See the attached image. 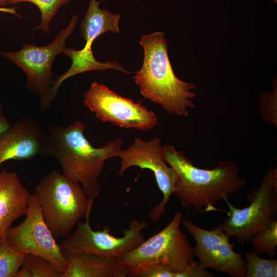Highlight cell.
<instances>
[{
    "mask_svg": "<svg viewBox=\"0 0 277 277\" xmlns=\"http://www.w3.org/2000/svg\"><path fill=\"white\" fill-rule=\"evenodd\" d=\"M28 254L12 247L5 235L0 238V277H14Z\"/></svg>",
    "mask_w": 277,
    "mask_h": 277,
    "instance_id": "17",
    "label": "cell"
},
{
    "mask_svg": "<svg viewBox=\"0 0 277 277\" xmlns=\"http://www.w3.org/2000/svg\"><path fill=\"white\" fill-rule=\"evenodd\" d=\"M24 220L10 227L5 237L16 250L47 260L62 274L68 267L60 245L45 222L37 198L30 196L28 210Z\"/></svg>",
    "mask_w": 277,
    "mask_h": 277,
    "instance_id": "11",
    "label": "cell"
},
{
    "mask_svg": "<svg viewBox=\"0 0 277 277\" xmlns=\"http://www.w3.org/2000/svg\"><path fill=\"white\" fill-rule=\"evenodd\" d=\"M275 3H277V0H272Z\"/></svg>",
    "mask_w": 277,
    "mask_h": 277,
    "instance_id": "26",
    "label": "cell"
},
{
    "mask_svg": "<svg viewBox=\"0 0 277 277\" xmlns=\"http://www.w3.org/2000/svg\"><path fill=\"white\" fill-rule=\"evenodd\" d=\"M183 224L195 241L194 256L198 258L202 268H212L233 277H245V261L240 252L234 250L231 238L218 226L212 230L205 229L190 220L184 221Z\"/></svg>",
    "mask_w": 277,
    "mask_h": 277,
    "instance_id": "12",
    "label": "cell"
},
{
    "mask_svg": "<svg viewBox=\"0 0 277 277\" xmlns=\"http://www.w3.org/2000/svg\"><path fill=\"white\" fill-rule=\"evenodd\" d=\"M272 91H265L259 97V112L263 120L268 125L277 126V84L273 83Z\"/></svg>",
    "mask_w": 277,
    "mask_h": 277,
    "instance_id": "22",
    "label": "cell"
},
{
    "mask_svg": "<svg viewBox=\"0 0 277 277\" xmlns=\"http://www.w3.org/2000/svg\"><path fill=\"white\" fill-rule=\"evenodd\" d=\"M11 125L6 116L3 106L0 102V136L11 127Z\"/></svg>",
    "mask_w": 277,
    "mask_h": 277,
    "instance_id": "23",
    "label": "cell"
},
{
    "mask_svg": "<svg viewBox=\"0 0 277 277\" xmlns=\"http://www.w3.org/2000/svg\"><path fill=\"white\" fill-rule=\"evenodd\" d=\"M84 103L101 121L122 128L147 131L157 124L155 113L141 103L122 96L97 82L84 93Z\"/></svg>",
    "mask_w": 277,
    "mask_h": 277,
    "instance_id": "9",
    "label": "cell"
},
{
    "mask_svg": "<svg viewBox=\"0 0 277 277\" xmlns=\"http://www.w3.org/2000/svg\"><path fill=\"white\" fill-rule=\"evenodd\" d=\"M42 215L55 239L66 238L80 220L92 210L94 197H87L81 185L54 170L35 189Z\"/></svg>",
    "mask_w": 277,
    "mask_h": 277,
    "instance_id": "5",
    "label": "cell"
},
{
    "mask_svg": "<svg viewBox=\"0 0 277 277\" xmlns=\"http://www.w3.org/2000/svg\"><path fill=\"white\" fill-rule=\"evenodd\" d=\"M61 250L68 264L61 277H127L118 258Z\"/></svg>",
    "mask_w": 277,
    "mask_h": 277,
    "instance_id": "16",
    "label": "cell"
},
{
    "mask_svg": "<svg viewBox=\"0 0 277 277\" xmlns=\"http://www.w3.org/2000/svg\"><path fill=\"white\" fill-rule=\"evenodd\" d=\"M91 212L89 210L86 215V221L77 223L75 231L62 242L60 245L61 249L118 258L145 240L142 231L149 226V223L133 220L123 230V236L115 237L111 234L108 226H105L102 230L92 229L90 224Z\"/></svg>",
    "mask_w": 277,
    "mask_h": 277,
    "instance_id": "7",
    "label": "cell"
},
{
    "mask_svg": "<svg viewBox=\"0 0 277 277\" xmlns=\"http://www.w3.org/2000/svg\"><path fill=\"white\" fill-rule=\"evenodd\" d=\"M0 12H5L11 13L12 14H15V11L14 9L7 8H2L0 7Z\"/></svg>",
    "mask_w": 277,
    "mask_h": 277,
    "instance_id": "24",
    "label": "cell"
},
{
    "mask_svg": "<svg viewBox=\"0 0 277 277\" xmlns=\"http://www.w3.org/2000/svg\"><path fill=\"white\" fill-rule=\"evenodd\" d=\"M163 150L166 162L177 175L173 194L187 209L192 207L200 211L205 207L202 211L218 210V202L238 193L246 184L240 176L238 165L231 161H221L212 169H202L172 146L164 145Z\"/></svg>",
    "mask_w": 277,
    "mask_h": 277,
    "instance_id": "2",
    "label": "cell"
},
{
    "mask_svg": "<svg viewBox=\"0 0 277 277\" xmlns=\"http://www.w3.org/2000/svg\"><path fill=\"white\" fill-rule=\"evenodd\" d=\"M59 272L47 260L28 254L14 277H61Z\"/></svg>",
    "mask_w": 277,
    "mask_h": 277,
    "instance_id": "18",
    "label": "cell"
},
{
    "mask_svg": "<svg viewBox=\"0 0 277 277\" xmlns=\"http://www.w3.org/2000/svg\"><path fill=\"white\" fill-rule=\"evenodd\" d=\"M101 2L90 0L85 17L80 25L81 33L86 44L80 50L72 49V58L82 66L89 69L98 66L100 62L94 56L91 46L94 41L103 33L111 32L119 33L120 14L112 13L109 10L100 9Z\"/></svg>",
    "mask_w": 277,
    "mask_h": 277,
    "instance_id": "14",
    "label": "cell"
},
{
    "mask_svg": "<svg viewBox=\"0 0 277 277\" xmlns=\"http://www.w3.org/2000/svg\"><path fill=\"white\" fill-rule=\"evenodd\" d=\"M44 156L55 159L62 173L79 183L88 196L97 197L98 182L107 160L118 157L123 140L115 138L101 147H94L84 134L85 125L76 121L67 126L45 124Z\"/></svg>",
    "mask_w": 277,
    "mask_h": 277,
    "instance_id": "1",
    "label": "cell"
},
{
    "mask_svg": "<svg viewBox=\"0 0 277 277\" xmlns=\"http://www.w3.org/2000/svg\"><path fill=\"white\" fill-rule=\"evenodd\" d=\"M70 0H8V3L15 4L21 2H29L38 7L41 13V22L34 30L40 29L45 33L50 31V23L57 10Z\"/></svg>",
    "mask_w": 277,
    "mask_h": 277,
    "instance_id": "21",
    "label": "cell"
},
{
    "mask_svg": "<svg viewBox=\"0 0 277 277\" xmlns=\"http://www.w3.org/2000/svg\"><path fill=\"white\" fill-rule=\"evenodd\" d=\"M228 217L217 225L230 238L234 236L243 247L246 242L271 223L277 220V169L270 164L259 188L248 193L250 204L243 208L234 207L225 198Z\"/></svg>",
    "mask_w": 277,
    "mask_h": 277,
    "instance_id": "6",
    "label": "cell"
},
{
    "mask_svg": "<svg viewBox=\"0 0 277 277\" xmlns=\"http://www.w3.org/2000/svg\"><path fill=\"white\" fill-rule=\"evenodd\" d=\"M78 16L74 14L69 25L53 41L44 46L25 44L17 51H2L0 55L19 67L26 75V87L35 95L44 96L54 82L52 65L56 56L65 50L66 42L72 33Z\"/></svg>",
    "mask_w": 277,
    "mask_h": 277,
    "instance_id": "8",
    "label": "cell"
},
{
    "mask_svg": "<svg viewBox=\"0 0 277 277\" xmlns=\"http://www.w3.org/2000/svg\"><path fill=\"white\" fill-rule=\"evenodd\" d=\"M183 214H173L162 230L131 251L118 259L119 265L127 276L137 277L144 269L160 265L176 274V277H211L194 260V251L186 234L180 229Z\"/></svg>",
    "mask_w": 277,
    "mask_h": 277,
    "instance_id": "4",
    "label": "cell"
},
{
    "mask_svg": "<svg viewBox=\"0 0 277 277\" xmlns=\"http://www.w3.org/2000/svg\"><path fill=\"white\" fill-rule=\"evenodd\" d=\"M45 127L23 116L0 136V166L10 160L29 161L44 155Z\"/></svg>",
    "mask_w": 277,
    "mask_h": 277,
    "instance_id": "13",
    "label": "cell"
},
{
    "mask_svg": "<svg viewBox=\"0 0 277 277\" xmlns=\"http://www.w3.org/2000/svg\"><path fill=\"white\" fill-rule=\"evenodd\" d=\"M249 242L253 251L258 255L267 253L270 258H274L277 247V220L253 236Z\"/></svg>",
    "mask_w": 277,
    "mask_h": 277,
    "instance_id": "19",
    "label": "cell"
},
{
    "mask_svg": "<svg viewBox=\"0 0 277 277\" xmlns=\"http://www.w3.org/2000/svg\"><path fill=\"white\" fill-rule=\"evenodd\" d=\"M246 262L245 277H276L277 260L261 258L254 251L244 254Z\"/></svg>",
    "mask_w": 277,
    "mask_h": 277,
    "instance_id": "20",
    "label": "cell"
},
{
    "mask_svg": "<svg viewBox=\"0 0 277 277\" xmlns=\"http://www.w3.org/2000/svg\"><path fill=\"white\" fill-rule=\"evenodd\" d=\"M7 4L8 0H0V7L5 8Z\"/></svg>",
    "mask_w": 277,
    "mask_h": 277,
    "instance_id": "25",
    "label": "cell"
},
{
    "mask_svg": "<svg viewBox=\"0 0 277 277\" xmlns=\"http://www.w3.org/2000/svg\"><path fill=\"white\" fill-rule=\"evenodd\" d=\"M144 60L134 80L141 94L161 105L171 115L187 116L196 107L192 90L194 84L183 82L175 74L170 63L165 33L143 34L139 41Z\"/></svg>",
    "mask_w": 277,
    "mask_h": 277,
    "instance_id": "3",
    "label": "cell"
},
{
    "mask_svg": "<svg viewBox=\"0 0 277 277\" xmlns=\"http://www.w3.org/2000/svg\"><path fill=\"white\" fill-rule=\"evenodd\" d=\"M161 138L155 137L149 141L135 137L128 148L122 149L118 174L123 176L129 168L137 166L151 170L155 177L159 189L163 193L162 200L149 213L151 222H157L166 212V206L173 193L177 182L175 170L166 162Z\"/></svg>",
    "mask_w": 277,
    "mask_h": 277,
    "instance_id": "10",
    "label": "cell"
},
{
    "mask_svg": "<svg viewBox=\"0 0 277 277\" xmlns=\"http://www.w3.org/2000/svg\"><path fill=\"white\" fill-rule=\"evenodd\" d=\"M31 195L15 171L0 172V238L14 221L26 214Z\"/></svg>",
    "mask_w": 277,
    "mask_h": 277,
    "instance_id": "15",
    "label": "cell"
}]
</instances>
